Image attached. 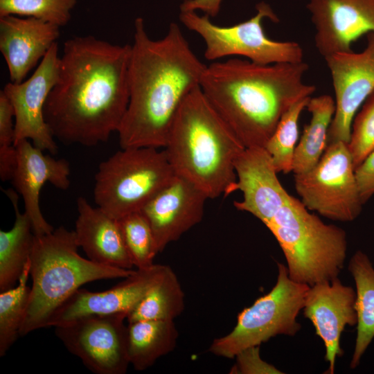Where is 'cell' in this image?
Here are the masks:
<instances>
[{
	"instance_id": "6da1fadb",
	"label": "cell",
	"mask_w": 374,
	"mask_h": 374,
	"mask_svg": "<svg viewBox=\"0 0 374 374\" xmlns=\"http://www.w3.org/2000/svg\"><path fill=\"white\" fill-rule=\"evenodd\" d=\"M63 47L57 80L44 106L46 123L62 143L106 142L128 105L131 45L87 35L73 37Z\"/></svg>"
},
{
	"instance_id": "7a4b0ae2",
	"label": "cell",
	"mask_w": 374,
	"mask_h": 374,
	"mask_svg": "<svg viewBox=\"0 0 374 374\" xmlns=\"http://www.w3.org/2000/svg\"><path fill=\"white\" fill-rule=\"evenodd\" d=\"M206 66L177 24L155 40L143 19L136 18L128 65L129 103L117 131L121 148H164L180 106L200 86Z\"/></svg>"
},
{
	"instance_id": "3957f363",
	"label": "cell",
	"mask_w": 374,
	"mask_h": 374,
	"mask_svg": "<svg viewBox=\"0 0 374 374\" xmlns=\"http://www.w3.org/2000/svg\"><path fill=\"white\" fill-rule=\"evenodd\" d=\"M308 69L304 61L259 64L233 57L206 65L200 88L245 148H264L283 114L316 91L303 82Z\"/></svg>"
},
{
	"instance_id": "277c9868",
	"label": "cell",
	"mask_w": 374,
	"mask_h": 374,
	"mask_svg": "<svg viewBox=\"0 0 374 374\" xmlns=\"http://www.w3.org/2000/svg\"><path fill=\"white\" fill-rule=\"evenodd\" d=\"M164 148L175 175L193 183L208 199L232 193L237 181L235 162L245 148L200 86L183 101Z\"/></svg>"
},
{
	"instance_id": "5b68a950",
	"label": "cell",
	"mask_w": 374,
	"mask_h": 374,
	"mask_svg": "<svg viewBox=\"0 0 374 374\" xmlns=\"http://www.w3.org/2000/svg\"><path fill=\"white\" fill-rule=\"evenodd\" d=\"M78 247L74 231L64 226L35 235L29 259L33 284L19 336L48 327L55 310L82 285L126 278L134 271L86 259L79 255Z\"/></svg>"
},
{
	"instance_id": "8992f818",
	"label": "cell",
	"mask_w": 374,
	"mask_h": 374,
	"mask_svg": "<svg viewBox=\"0 0 374 374\" xmlns=\"http://www.w3.org/2000/svg\"><path fill=\"white\" fill-rule=\"evenodd\" d=\"M265 226L278 241L293 280L312 286L338 278L347 251L343 229L324 223L292 195Z\"/></svg>"
},
{
	"instance_id": "52a82bcc",
	"label": "cell",
	"mask_w": 374,
	"mask_h": 374,
	"mask_svg": "<svg viewBox=\"0 0 374 374\" xmlns=\"http://www.w3.org/2000/svg\"><path fill=\"white\" fill-rule=\"evenodd\" d=\"M175 175L164 150L121 148L99 164L95 175L94 201L118 220L140 211Z\"/></svg>"
},
{
	"instance_id": "ba28073f",
	"label": "cell",
	"mask_w": 374,
	"mask_h": 374,
	"mask_svg": "<svg viewBox=\"0 0 374 374\" xmlns=\"http://www.w3.org/2000/svg\"><path fill=\"white\" fill-rule=\"evenodd\" d=\"M309 287L293 280L287 267L278 262L277 280L271 290L240 312L233 329L215 339L208 351L234 358L240 351L260 346L277 335L294 336L301 329L296 319L303 308Z\"/></svg>"
},
{
	"instance_id": "9c48e42d",
	"label": "cell",
	"mask_w": 374,
	"mask_h": 374,
	"mask_svg": "<svg viewBox=\"0 0 374 374\" xmlns=\"http://www.w3.org/2000/svg\"><path fill=\"white\" fill-rule=\"evenodd\" d=\"M264 18L278 19L265 2L257 4L253 17L231 26H217L208 15L199 16L195 11H181L179 15L181 22L204 41V57L208 60L235 55L259 64L303 62V51L299 43L274 41L267 36Z\"/></svg>"
},
{
	"instance_id": "30bf717a",
	"label": "cell",
	"mask_w": 374,
	"mask_h": 374,
	"mask_svg": "<svg viewBox=\"0 0 374 374\" xmlns=\"http://www.w3.org/2000/svg\"><path fill=\"white\" fill-rule=\"evenodd\" d=\"M294 186L309 210L328 219L351 222L360 214L362 202L348 143H328L317 165L294 174Z\"/></svg>"
},
{
	"instance_id": "8fae6325",
	"label": "cell",
	"mask_w": 374,
	"mask_h": 374,
	"mask_svg": "<svg viewBox=\"0 0 374 374\" xmlns=\"http://www.w3.org/2000/svg\"><path fill=\"white\" fill-rule=\"evenodd\" d=\"M126 314H91L55 326L66 348L96 374H125L130 364Z\"/></svg>"
},
{
	"instance_id": "7c38bea8",
	"label": "cell",
	"mask_w": 374,
	"mask_h": 374,
	"mask_svg": "<svg viewBox=\"0 0 374 374\" xmlns=\"http://www.w3.org/2000/svg\"><path fill=\"white\" fill-rule=\"evenodd\" d=\"M324 60L335 96V112L328 133V143H348L353 118L374 91V32L368 34L362 51L337 53Z\"/></svg>"
},
{
	"instance_id": "4fadbf2b",
	"label": "cell",
	"mask_w": 374,
	"mask_h": 374,
	"mask_svg": "<svg viewBox=\"0 0 374 374\" xmlns=\"http://www.w3.org/2000/svg\"><path fill=\"white\" fill-rule=\"evenodd\" d=\"M57 42L49 49L32 75L19 83L8 82L3 89L15 112V145L30 140L37 148L55 154L57 146L44 118L46 99L59 73Z\"/></svg>"
},
{
	"instance_id": "5bb4252c",
	"label": "cell",
	"mask_w": 374,
	"mask_h": 374,
	"mask_svg": "<svg viewBox=\"0 0 374 374\" xmlns=\"http://www.w3.org/2000/svg\"><path fill=\"white\" fill-rule=\"evenodd\" d=\"M168 267L153 264L137 269L124 280L103 292H93L80 288L55 310L48 327L60 326L91 314L128 315L163 278Z\"/></svg>"
},
{
	"instance_id": "9a60e30c",
	"label": "cell",
	"mask_w": 374,
	"mask_h": 374,
	"mask_svg": "<svg viewBox=\"0 0 374 374\" xmlns=\"http://www.w3.org/2000/svg\"><path fill=\"white\" fill-rule=\"evenodd\" d=\"M314 44L323 57L351 51V44L374 32V0H309Z\"/></svg>"
},
{
	"instance_id": "2e32d148",
	"label": "cell",
	"mask_w": 374,
	"mask_h": 374,
	"mask_svg": "<svg viewBox=\"0 0 374 374\" xmlns=\"http://www.w3.org/2000/svg\"><path fill=\"white\" fill-rule=\"evenodd\" d=\"M207 199L193 183L175 175L140 209L151 226L159 253L202 221Z\"/></svg>"
},
{
	"instance_id": "e0dca14e",
	"label": "cell",
	"mask_w": 374,
	"mask_h": 374,
	"mask_svg": "<svg viewBox=\"0 0 374 374\" xmlns=\"http://www.w3.org/2000/svg\"><path fill=\"white\" fill-rule=\"evenodd\" d=\"M355 301L356 292L338 278L310 286L306 293L302 310L324 343L326 373H334L337 357L344 355L340 338L345 327L357 325Z\"/></svg>"
},
{
	"instance_id": "ac0fdd59",
	"label": "cell",
	"mask_w": 374,
	"mask_h": 374,
	"mask_svg": "<svg viewBox=\"0 0 374 374\" xmlns=\"http://www.w3.org/2000/svg\"><path fill=\"white\" fill-rule=\"evenodd\" d=\"M17 164L11 179L16 190L21 195L24 212L29 217L35 235L52 232L53 227L46 220L39 206V193L45 183L66 190L70 185L69 162L56 159L36 147L30 140L15 145Z\"/></svg>"
},
{
	"instance_id": "d6986e66",
	"label": "cell",
	"mask_w": 374,
	"mask_h": 374,
	"mask_svg": "<svg viewBox=\"0 0 374 374\" xmlns=\"http://www.w3.org/2000/svg\"><path fill=\"white\" fill-rule=\"evenodd\" d=\"M237 181L232 193L240 190L241 201L234 206L246 211L265 225L285 204L290 197L280 184L272 159L265 148H245L235 162Z\"/></svg>"
},
{
	"instance_id": "ffe728a7",
	"label": "cell",
	"mask_w": 374,
	"mask_h": 374,
	"mask_svg": "<svg viewBox=\"0 0 374 374\" xmlns=\"http://www.w3.org/2000/svg\"><path fill=\"white\" fill-rule=\"evenodd\" d=\"M60 37V26L35 17H0V51L10 82L19 83Z\"/></svg>"
},
{
	"instance_id": "44dd1931",
	"label": "cell",
	"mask_w": 374,
	"mask_h": 374,
	"mask_svg": "<svg viewBox=\"0 0 374 374\" xmlns=\"http://www.w3.org/2000/svg\"><path fill=\"white\" fill-rule=\"evenodd\" d=\"M76 204L78 215L74 233L79 247L88 258L101 265L131 269L134 265L118 220L82 197L78 198Z\"/></svg>"
},
{
	"instance_id": "7402d4cb",
	"label": "cell",
	"mask_w": 374,
	"mask_h": 374,
	"mask_svg": "<svg viewBox=\"0 0 374 374\" xmlns=\"http://www.w3.org/2000/svg\"><path fill=\"white\" fill-rule=\"evenodd\" d=\"M15 213L12 227L0 231V292L14 287L32 252L35 233L28 215L18 208L19 197L12 189L3 190Z\"/></svg>"
},
{
	"instance_id": "603a6c76",
	"label": "cell",
	"mask_w": 374,
	"mask_h": 374,
	"mask_svg": "<svg viewBox=\"0 0 374 374\" xmlns=\"http://www.w3.org/2000/svg\"><path fill=\"white\" fill-rule=\"evenodd\" d=\"M127 331L130 364L139 371L150 368L158 359L172 352L179 335L172 320L129 322Z\"/></svg>"
},
{
	"instance_id": "cb8c5ba5",
	"label": "cell",
	"mask_w": 374,
	"mask_h": 374,
	"mask_svg": "<svg viewBox=\"0 0 374 374\" xmlns=\"http://www.w3.org/2000/svg\"><path fill=\"white\" fill-rule=\"evenodd\" d=\"M348 270L356 286L357 337L350 367L355 368L374 338V268L362 251L351 257Z\"/></svg>"
},
{
	"instance_id": "d4e9b609",
	"label": "cell",
	"mask_w": 374,
	"mask_h": 374,
	"mask_svg": "<svg viewBox=\"0 0 374 374\" xmlns=\"http://www.w3.org/2000/svg\"><path fill=\"white\" fill-rule=\"evenodd\" d=\"M306 109L311 114V119L305 126L295 148L294 174L309 171L322 157L328 145V133L335 112V102L329 95L311 97Z\"/></svg>"
},
{
	"instance_id": "484cf974",
	"label": "cell",
	"mask_w": 374,
	"mask_h": 374,
	"mask_svg": "<svg viewBox=\"0 0 374 374\" xmlns=\"http://www.w3.org/2000/svg\"><path fill=\"white\" fill-rule=\"evenodd\" d=\"M184 307V292L177 275L169 267L163 278L128 314L126 320L128 323L140 320L174 321Z\"/></svg>"
},
{
	"instance_id": "4316f807",
	"label": "cell",
	"mask_w": 374,
	"mask_h": 374,
	"mask_svg": "<svg viewBox=\"0 0 374 374\" xmlns=\"http://www.w3.org/2000/svg\"><path fill=\"white\" fill-rule=\"evenodd\" d=\"M29 275L28 260L18 285L0 292V357L6 354L19 336L30 292L27 285Z\"/></svg>"
},
{
	"instance_id": "83f0119b",
	"label": "cell",
	"mask_w": 374,
	"mask_h": 374,
	"mask_svg": "<svg viewBox=\"0 0 374 374\" xmlns=\"http://www.w3.org/2000/svg\"><path fill=\"white\" fill-rule=\"evenodd\" d=\"M311 97L294 103L282 116L276 130L265 145L277 172H292L293 160L299 138V121Z\"/></svg>"
},
{
	"instance_id": "f1b7e54d",
	"label": "cell",
	"mask_w": 374,
	"mask_h": 374,
	"mask_svg": "<svg viewBox=\"0 0 374 374\" xmlns=\"http://www.w3.org/2000/svg\"><path fill=\"white\" fill-rule=\"evenodd\" d=\"M118 220L134 266L137 269L152 266L159 251L148 220L138 211Z\"/></svg>"
},
{
	"instance_id": "f546056e",
	"label": "cell",
	"mask_w": 374,
	"mask_h": 374,
	"mask_svg": "<svg viewBox=\"0 0 374 374\" xmlns=\"http://www.w3.org/2000/svg\"><path fill=\"white\" fill-rule=\"evenodd\" d=\"M77 0H0V17H31L60 27L70 21Z\"/></svg>"
},
{
	"instance_id": "4dcf8cb0",
	"label": "cell",
	"mask_w": 374,
	"mask_h": 374,
	"mask_svg": "<svg viewBox=\"0 0 374 374\" xmlns=\"http://www.w3.org/2000/svg\"><path fill=\"white\" fill-rule=\"evenodd\" d=\"M348 147L355 170L374 150V91L353 118Z\"/></svg>"
},
{
	"instance_id": "1f68e13d",
	"label": "cell",
	"mask_w": 374,
	"mask_h": 374,
	"mask_svg": "<svg viewBox=\"0 0 374 374\" xmlns=\"http://www.w3.org/2000/svg\"><path fill=\"white\" fill-rule=\"evenodd\" d=\"M17 157L15 145V112L2 91L0 92V161H12Z\"/></svg>"
},
{
	"instance_id": "d6a6232c",
	"label": "cell",
	"mask_w": 374,
	"mask_h": 374,
	"mask_svg": "<svg viewBox=\"0 0 374 374\" xmlns=\"http://www.w3.org/2000/svg\"><path fill=\"white\" fill-rule=\"evenodd\" d=\"M236 362L230 373L280 374L283 373L274 366L265 362L260 355V346L249 347L236 355Z\"/></svg>"
},
{
	"instance_id": "836d02e7",
	"label": "cell",
	"mask_w": 374,
	"mask_h": 374,
	"mask_svg": "<svg viewBox=\"0 0 374 374\" xmlns=\"http://www.w3.org/2000/svg\"><path fill=\"white\" fill-rule=\"evenodd\" d=\"M355 177L363 204L374 195V150L355 170Z\"/></svg>"
},
{
	"instance_id": "e575fe53",
	"label": "cell",
	"mask_w": 374,
	"mask_h": 374,
	"mask_svg": "<svg viewBox=\"0 0 374 374\" xmlns=\"http://www.w3.org/2000/svg\"><path fill=\"white\" fill-rule=\"evenodd\" d=\"M216 1H218V2H221L222 0H215Z\"/></svg>"
}]
</instances>
